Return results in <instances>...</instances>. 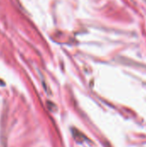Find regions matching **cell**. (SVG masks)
<instances>
[]
</instances>
